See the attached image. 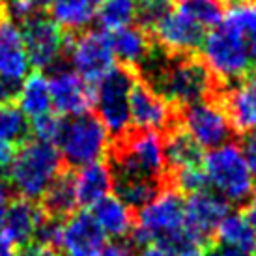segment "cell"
<instances>
[{"label":"cell","mask_w":256,"mask_h":256,"mask_svg":"<svg viewBox=\"0 0 256 256\" xmlns=\"http://www.w3.org/2000/svg\"><path fill=\"white\" fill-rule=\"evenodd\" d=\"M144 78L159 96L172 105L189 107L192 103L210 100L217 92V80L206 64L192 54H150L142 64Z\"/></svg>","instance_id":"obj_1"},{"label":"cell","mask_w":256,"mask_h":256,"mask_svg":"<svg viewBox=\"0 0 256 256\" xmlns=\"http://www.w3.org/2000/svg\"><path fill=\"white\" fill-rule=\"evenodd\" d=\"M131 238L135 245L142 247L164 243L178 254L200 250V245L185 230V202L176 189H161L138 210Z\"/></svg>","instance_id":"obj_2"},{"label":"cell","mask_w":256,"mask_h":256,"mask_svg":"<svg viewBox=\"0 0 256 256\" xmlns=\"http://www.w3.org/2000/svg\"><path fill=\"white\" fill-rule=\"evenodd\" d=\"M64 159L54 144L42 140H26L17 148L14 163L8 170V184L21 198L38 200L62 174Z\"/></svg>","instance_id":"obj_3"},{"label":"cell","mask_w":256,"mask_h":256,"mask_svg":"<svg viewBox=\"0 0 256 256\" xmlns=\"http://www.w3.org/2000/svg\"><path fill=\"white\" fill-rule=\"evenodd\" d=\"M114 180L159 182L166 170L164 138L156 131H128L112 152Z\"/></svg>","instance_id":"obj_4"},{"label":"cell","mask_w":256,"mask_h":256,"mask_svg":"<svg viewBox=\"0 0 256 256\" xmlns=\"http://www.w3.org/2000/svg\"><path fill=\"white\" fill-rule=\"evenodd\" d=\"M202 168L210 189L228 204H245L254 194V178L240 144L226 142L210 150L202 159Z\"/></svg>","instance_id":"obj_5"},{"label":"cell","mask_w":256,"mask_h":256,"mask_svg":"<svg viewBox=\"0 0 256 256\" xmlns=\"http://www.w3.org/2000/svg\"><path fill=\"white\" fill-rule=\"evenodd\" d=\"M200 50L202 62L219 84L242 80L252 68V45L224 24L210 30Z\"/></svg>","instance_id":"obj_6"},{"label":"cell","mask_w":256,"mask_h":256,"mask_svg":"<svg viewBox=\"0 0 256 256\" xmlns=\"http://www.w3.org/2000/svg\"><path fill=\"white\" fill-rule=\"evenodd\" d=\"M110 133L98 116L90 112L72 116L64 120L56 148L60 156L72 166H84L101 161L108 152Z\"/></svg>","instance_id":"obj_7"},{"label":"cell","mask_w":256,"mask_h":256,"mask_svg":"<svg viewBox=\"0 0 256 256\" xmlns=\"http://www.w3.org/2000/svg\"><path fill=\"white\" fill-rule=\"evenodd\" d=\"M136 80L138 78L133 70L114 66L94 90V105L98 108V118L108 133L118 138L126 135L131 126L129 100Z\"/></svg>","instance_id":"obj_8"},{"label":"cell","mask_w":256,"mask_h":256,"mask_svg":"<svg viewBox=\"0 0 256 256\" xmlns=\"http://www.w3.org/2000/svg\"><path fill=\"white\" fill-rule=\"evenodd\" d=\"M182 129L202 150H215L230 142L234 135L228 114L219 100L192 103L182 112Z\"/></svg>","instance_id":"obj_9"},{"label":"cell","mask_w":256,"mask_h":256,"mask_svg":"<svg viewBox=\"0 0 256 256\" xmlns=\"http://www.w3.org/2000/svg\"><path fill=\"white\" fill-rule=\"evenodd\" d=\"M72 70L90 82H100L114 68L110 40L103 30H84L66 47Z\"/></svg>","instance_id":"obj_10"},{"label":"cell","mask_w":256,"mask_h":256,"mask_svg":"<svg viewBox=\"0 0 256 256\" xmlns=\"http://www.w3.org/2000/svg\"><path fill=\"white\" fill-rule=\"evenodd\" d=\"M21 34L30 66H36L38 70L56 66L68 47L64 30L45 15H36L22 22Z\"/></svg>","instance_id":"obj_11"},{"label":"cell","mask_w":256,"mask_h":256,"mask_svg":"<svg viewBox=\"0 0 256 256\" xmlns=\"http://www.w3.org/2000/svg\"><path fill=\"white\" fill-rule=\"evenodd\" d=\"M131 126L138 131H163L174 122V105L152 88L146 80H136L129 100Z\"/></svg>","instance_id":"obj_12"},{"label":"cell","mask_w":256,"mask_h":256,"mask_svg":"<svg viewBox=\"0 0 256 256\" xmlns=\"http://www.w3.org/2000/svg\"><path fill=\"white\" fill-rule=\"evenodd\" d=\"M230 214V204L214 191H200L185 202V230L200 247Z\"/></svg>","instance_id":"obj_13"},{"label":"cell","mask_w":256,"mask_h":256,"mask_svg":"<svg viewBox=\"0 0 256 256\" xmlns=\"http://www.w3.org/2000/svg\"><path fill=\"white\" fill-rule=\"evenodd\" d=\"M152 30L157 45L168 54H192L202 47L206 38V30L180 14L178 10H172L161 17Z\"/></svg>","instance_id":"obj_14"},{"label":"cell","mask_w":256,"mask_h":256,"mask_svg":"<svg viewBox=\"0 0 256 256\" xmlns=\"http://www.w3.org/2000/svg\"><path fill=\"white\" fill-rule=\"evenodd\" d=\"M52 108L64 116H78L88 112L94 105V90L82 77L70 68H56L49 77Z\"/></svg>","instance_id":"obj_15"},{"label":"cell","mask_w":256,"mask_h":256,"mask_svg":"<svg viewBox=\"0 0 256 256\" xmlns=\"http://www.w3.org/2000/svg\"><path fill=\"white\" fill-rule=\"evenodd\" d=\"M105 234L90 212H75L62 228V249L66 256H100Z\"/></svg>","instance_id":"obj_16"},{"label":"cell","mask_w":256,"mask_h":256,"mask_svg":"<svg viewBox=\"0 0 256 256\" xmlns=\"http://www.w3.org/2000/svg\"><path fill=\"white\" fill-rule=\"evenodd\" d=\"M30 72L21 28L12 19L0 21V80L21 84Z\"/></svg>","instance_id":"obj_17"},{"label":"cell","mask_w":256,"mask_h":256,"mask_svg":"<svg viewBox=\"0 0 256 256\" xmlns=\"http://www.w3.org/2000/svg\"><path fill=\"white\" fill-rule=\"evenodd\" d=\"M220 103L228 114L234 133L249 135L256 131V80H238L222 90Z\"/></svg>","instance_id":"obj_18"},{"label":"cell","mask_w":256,"mask_h":256,"mask_svg":"<svg viewBox=\"0 0 256 256\" xmlns=\"http://www.w3.org/2000/svg\"><path fill=\"white\" fill-rule=\"evenodd\" d=\"M43 217H45V212L40 210L32 200L17 198L12 202L0 230L8 236V240L14 243L15 247L28 245L34 240Z\"/></svg>","instance_id":"obj_19"},{"label":"cell","mask_w":256,"mask_h":256,"mask_svg":"<svg viewBox=\"0 0 256 256\" xmlns=\"http://www.w3.org/2000/svg\"><path fill=\"white\" fill-rule=\"evenodd\" d=\"M110 47H112L114 60H120L124 68L135 70L142 68V64L150 58L152 50V40L146 34V30L140 26H126V28L110 32Z\"/></svg>","instance_id":"obj_20"},{"label":"cell","mask_w":256,"mask_h":256,"mask_svg":"<svg viewBox=\"0 0 256 256\" xmlns=\"http://www.w3.org/2000/svg\"><path fill=\"white\" fill-rule=\"evenodd\" d=\"M75 180V191H77V200L82 206H94L100 200L110 194L114 189V174L110 164L105 161L90 163L80 166L77 174L73 176Z\"/></svg>","instance_id":"obj_21"},{"label":"cell","mask_w":256,"mask_h":256,"mask_svg":"<svg viewBox=\"0 0 256 256\" xmlns=\"http://www.w3.org/2000/svg\"><path fill=\"white\" fill-rule=\"evenodd\" d=\"M90 214L100 224L105 238H112V240L122 242L124 238L131 236L133 228H135L133 210L126 202H122L118 196H110V194L105 196L98 204H94Z\"/></svg>","instance_id":"obj_22"},{"label":"cell","mask_w":256,"mask_h":256,"mask_svg":"<svg viewBox=\"0 0 256 256\" xmlns=\"http://www.w3.org/2000/svg\"><path fill=\"white\" fill-rule=\"evenodd\" d=\"M17 107L21 108L30 122L49 114L52 110L49 77H45L42 72L28 73L19 88Z\"/></svg>","instance_id":"obj_23"},{"label":"cell","mask_w":256,"mask_h":256,"mask_svg":"<svg viewBox=\"0 0 256 256\" xmlns=\"http://www.w3.org/2000/svg\"><path fill=\"white\" fill-rule=\"evenodd\" d=\"M215 236L220 247L240 250L249 256L256 254V230L250 226V222L243 214L230 212L220 220Z\"/></svg>","instance_id":"obj_24"},{"label":"cell","mask_w":256,"mask_h":256,"mask_svg":"<svg viewBox=\"0 0 256 256\" xmlns=\"http://www.w3.org/2000/svg\"><path fill=\"white\" fill-rule=\"evenodd\" d=\"M50 19L62 30L84 32L96 19V2L92 0H50Z\"/></svg>","instance_id":"obj_25"},{"label":"cell","mask_w":256,"mask_h":256,"mask_svg":"<svg viewBox=\"0 0 256 256\" xmlns=\"http://www.w3.org/2000/svg\"><path fill=\"white\" fill-rule=\"evenodd\" d=\"M164 156H166V166L172 172L202 164V148L185 133L184 129H172L164 138Z\"/></svg>","instance_id":"obj_26"},{"label":"cell","mask_w":256,"mask_h":256,"mask_svg":"<svg viewBox=\"0 0 256 256\" xmlns=\"http://www.w3.org/2000/svg\"><path fill=\"white\" fill-rule=\"evenodd\" d=\"M77 191H75V180L72 174H60L56 182L50 185L49 191L43 194V212L49 217L62 219L73 215L77 208Z\"/></svg>","instance_id":"obj_27"},{"label":"cell","mask_w":256,"mask_h":256,"mask_svg":"<svg viewBox=\"0 0 256 256\" xmlns=\"http://www.w3.org/2000/svg\"><path fill=\"white\" fill-rule=\"evenodd\" d=\"M138 17L136 0H101L100 8L96 10V19L100 26L108 32L131 26Z\"/></svg>","instance_id":"obj_28"},{"label":"cell","mask_w":256,"mask_h":256,"mask_svg":"<svg viewBox=\"0 0 256 256\" xmlns=\"http://www.w3.org/2000/svg\"><path fill=\"white\" fill-rule=\"evenodd\" d=\"M176 10L204 30L217 28L224 17V8L220 0H178Z\"/></svg>","instance_id":"obj_29"},{"label":"cell","mask_w":256,"mask_h":256,"mask_svg":"<svg viewBox=\"0 0 256 256\" xmlns=\"http://www.w3.org/2000/svg\"><path fill=\"white\" fill-rule=\"evenodd\" d=\"M30 136V120L15 103L0 105V140L14 144H24Z\"/></svg>","instance_id":"obj_30"},{"label":"cell","mask_w":256,"mask_h":256,"mask_svg":"<svg viewBox=\"0 0 256 256\" xmlns=\"http://www.w3.org/2000/svg\"><path fill=\"white\" fill-rule=\"evenodd\" d=\"M226 28L236 32L238 36L252 45V50L256 47V4L254 2H236L232 8H228L224 12L222 22Z\"/></svg>","instance_id":"obj_31"},{"label":"cell","mask_w":256,"mask_h":256,"mask_svg":"<svg viewBox=\"0 0 256 256\" xmlns=\"http://www.w3.org/2000/svg\"><path fill=\"white\" fill-rule=\"evenodd\" d=\"M116 196L126 202L131 210H140L156 196L159 189V182L152 180H114Z\"/></svg>","instance_id":"obj_32"},{"label":"cell","mask_w":256,"mask_h":256,"mask_svg":"<svg viewBox=\"0 0 256 256\" xmlns=\"http://www.w3.org/2000/svg\"><path fill=\"white\" fill-rule=\"evenodd\" d=\"M172 182H174V189H176V191L187 192L189 196L194 194V192L206 191V187H208V180H206V174H204L202 164L187 166V168L176 170Z\"/></svg>","instance_id":"obj_33"},{"label":"cell","mask_w":256,"mask_h":256,"mask_svg":"<svg viewBox=\"0 0 256 256\" xmlns=\"http://www.w3.org/2000/svg\"><path fill=\"white\" fill-rule=\"evenodd\" d=\"M62 126H64V120L58 118L56 114L49 112V114H45V116L36 118V120H32V124H30V133L34 135L36 140L49 142L56 146L60 131H62Z\"/></svg>","instance_id":"obj_34"},{"label":"cell","mask_w":256,"mask_h":256,"mask_svg":"<svg viewBox=\"0 0 256 256\" xmlns=\"http://www.w3.org/2000/svg\"><path fill=\"white\" fill-rule=\"evenodd\" d=\"M62 228H64L62 220L45 215L43 220L40 222V226H38L34 240L38 242V245L54 250L58 247H62Z\"/></svg>","instance_id":"obj_35"},{"label":"cell","mask_w":256,"mask_h":256,"mask_svg":"<svg viewBox=\"0 0 256 256\" xmlns=\"http://www.w3.org/2000/svg\"><path fill=\"white\" fill-rule=\"evenodd\" d=\"M178 0H136L138 17L146 26H154L161 17L172 12V6Z\"/></svg>","instance_id":"obj_36"},{"label":"cell","mask_w":256,"mask_h":256,"mask_svg":"<svg viewBox=\"0 0 256 256\" xmlns=\"http://www.w3.org/2000/svg\"><path fill=\"white\" fill-rule=\"evenodd\" d=\"M49 4L50 0H14L8 6V12L12 21L24 22L36 15H43L45 10H49Z\"/></svg>","instance_id":"obj_37"},{"label":"cell","mask_w":256,"mask_h":256,"mask_svg":"<svg viewBox=\"0 0 256 256\" xmlns=\"http://www.w3.org/2000/svg\"><path fill=\"white\" fill-rule=\"evenodd\" d=\"M100 256H136V252L131 243L112 242V243H105V247L101 249Z\"/></svg>","instance_id":"obj_38"},{"label":"cell","mask_w":256,"mask_h":256,"mask_svg":"<svg viewBox=\"0 0 256 256\" xmlns=\"http://www.w3.org/2000/svg\"><path fill=\"white\" fill-rule=\"evenodd\" d=\"M242 148L245 157H247V163H249V168L252 172V178H254V184H256V131L247 135Z\"/></svg>","instance_id":"obj_39"},{"label":"cell","mask_w":256,"mask_h":256,"mask_svg":"<svg viewBox=\"0 0 256 256\" xmlns=\"http://www.w3.org/2000/svg\"><path fill=\"white\" fill-rule=\"evenodd\" d=\"M12 185L8 184L4 178H0V226H2V222H4V217H6L8 210L12 206V202H14V196H12Z\"/></svg>","instance_id":"obj_40"},{"label":"cell","mask_w":256,"mask_h":256,"mask_svg":"<svg viewBox=\"0 0 256 256\" xmlns=\"http://www.w3.org/2000/svg\"><path fill=\"white\" fill-rule=\"evenodd\" d=\"M15 154H17V148L14 144L0 140V174H8L10 166L14 163Z\"/></svg>","instance_id":"obj_41"},{"label":"cell","mask_w":256,"mask_h":256,"mask_svg":"<svg viewBox=\"0 0 256 256\" xmlns=\"http://www.w3.org/2000/svg\"><path fill=\"white\" fill-rule=\"evenodd\" d=\"M142 256H180L176 250L164 245V243H152L148 247H144Z\"/></svg>","instance_id":"obj_42"},{"label":"cell","mask_w":256,"mask_h":256,"mask_svg":"<svg viewBox=\"0 0 256 256\" xmlns=\"http://www.w3.org/2000/svg\"><path fill=\"white\" fill-rule=\"evenodd\" d=\"M0 256H19L15 245L8 240V236L2 230H0Z\"/></svg>","instance_id":"obj_43"},{"label":"cell","mask_w":256,"mask_h":256,"mask_svg":"<svg viewBox=\"0 0 256 256\" xmlns=\"http://www.w3.org/2000/svg\"><path fill=\"white\" fill-rule=\"evenodd\" d=\"M19 256H58L52 249H47V247H42V245H32V247H26Z\"/></svg>","instance_id":"obj_44"},{"label":"cell","mask_w":256,"mask_h":256,"mask_svg":"<svg viewBox=\"0 0 256 256\" xmlns=\"http://www.w3.org/2000/svg\"><path fill=\"white\" fill-rule=\"evenodd\" d=\"M245 217L250 222V226L256 230V194H252L249 200H247V206H245Z\"/></svg>","instance_id":"obj_45"},{"label":"cell","mask_w":256,"mask_h":256,"mask_svg":"<svg viewBox=\"0 0 256 256\" xmlns=\"http://www.w3.org/2000/svg\"><path fill=\"white\" fill-rule=\"evenodd\" d=\"M204 256H249V254H243L240 250H234V249H226V247H214V249H210Z\"/></svg>","instance_id":"obj_46"},{"label":"cell","mask_w":256,"mask_h":256,"mask_svg":"<svg viewBox=\"0 0 256 256\" xmlns=\"http://www.w3.org/2000/svg\"><path fill=\"white\" fill-rule=\"evenodd\" d=\"M180 256H202L200 250H187V252H180Z\"/></svg>","instance_id":"obj_47"},{"label":"cell","mask_w":256,"mask_h":256,"mask_svg":"<svg viewBox=\"0 0 256 256\" xmlns=\"http://www.w3.org/2000/svg\"><path fill=\"white\" fill-rule=\"evenodd\" d=\"M252 70H254V75H256V47L252 50Z\"/></svg>","instance_id":"obj_48"},{"label":"cell","mask_w":256,"mask_h":256,"mask_svg":"<svg viewBox=\"0 0 256 256\" xmlns=\"http://www.w3.org/2000/svg\"><path fill=\"white\" fill-rule=\"evenodd\" d=\"M0 2H6V4H12V2H14V0H0Z\"/></svg>","instance_id":"obj_49"},{"label":"cell","mask_w":256,"mask_h":256,"mask_svg":"<svg viewBox=\"0 0 256 256\" xmlns=\"http://www.w3.org/2000/svg\"><path fill=\"white\" fill-rule=\"evenodd\" d=\"M232 2H245V0H232Z\"/></svg>","instance_id":"obj_50"},{"label":"cell","mask_w":256,"mask_h":256,"mask_svg":"<svg viewBox=\"0 0 256 256\" xmlns=\"http://www.w3.org/2000/svg\"><path fill=\"white\" fill-rule=\"evenodd\" d=\"M92 2H101V0H92Z\"/></svg>","instance_id":"obj_51"}]
</instances>
